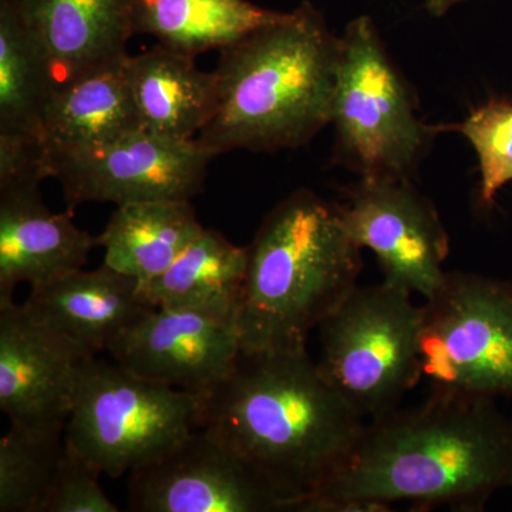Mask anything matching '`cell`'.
<instances>
[{
    "label": "cell",
    "instance_id": "obj_5",
    "mask_svg": "<svg viewBox=\"0 0 512 512\" xmlns=\"http://www.w3.org/2000/svg\"><path fill=\"white\" fill-rule=\"evenodd\" d=\"M330 124L333 161L360 177L412 180L440 133L420 120L416 97L369 16L353 19L340 36Z\"/></svg>",
    "mask_w": 512,
    "mask_h": 512
},
{
    "label": "cell",
    "instance_id": "obj_18",
    "mask_svg": "<svg viewBox=\"0 0 512 512\" xmlns=\"http://www.w3.org/2000/svg\"><path fill=\"white\" fill-rule=\"evenodd\" d=\"M127 73L141 126L157 136L192 141L211 119L217 101L214 70L195 57L158 43L127 57Z\"/></svg>",
    "mask_w": 512,
    "mask_h": 512
},
{
    "label": "cell",
    "instance_id": "obj_24",
    "mask_svg": "<svg viewBox=\"0 0 512 512\" xmlns=\"http://www.w3.org/2000/svg\"><path fill=\"white\" fill-rule=\"evenodd\" d=\"M441 130L457 131L470 141L480 165L481 204H493L498 191L512 181V103L491 99L466 120Z\"/></svg>",
    "mask_w": 512,
    "mask_h": 512
},
{
    "label": "cell",
    "instance_id": "obj_23",
    "mask_svg": "<svg viewBox=\"0 0 512 512\" xmlns=\"http://www.w3.org/2000/svg\"><path fill=\"white\" fill-rule=\"evenodd\" d=\"M66 429L10 424L0 439V512H39L55 481Z\"/></svg>",
    "mask_w": 512,
    "mask_h": 512
},
{
    "label": "cell",
    "instance_id": "obj_4",
    "mask_svg": "<svg viewBox=\"0 0 512 512\" xmlns=\"http://www.w3.org/2000/svg\"><path fill=\"white\" fill-rule=\"evenodd\" d=\"M248 248L238 306L244 352L308 348L319 328L357 286L362 248L338 204L306 188L279 202Z\"/></svg>",
    "mask_w": 512,
    "mask_h": 512
},
{
    "label": "cell",
    "instance_id": "obj_9",
    "mask_svg": "<svg viewBox=\"0 0 512 512\" xmlns=\"http://www.w3.org/2000/svg\"><path fill=\"white\" fill-rule=\"evenodd\" d=\"M212 158L195 140H171L144 128L46 154L49 177L62 184L70 210L84 202L191 201L204 187Z\"/></svg>",
    "mask_w": 512,
    "mask_h": 512
},
{
    "label": "cell",
    "instance_id": "obj_26",
    "mask_svg": "<svg viewBox=\"0 0 512 512\" xmlns=\"http://www.w3.org/2000/svg\"><path fill=\"white\" fill-rule=\"evenodd\" d=\"M460 2H464V0H426V10L434 18H441Z\"/></svg>",
    "mask_w": 512,
    "mask_h": 512
},
{
    "label": "cell",
    "instance_id": "obj_3",
    "mask_svg": "<svg viewBox=\"0 0 512 512\" xmlns=\"http://www.w3.org/2000/svg\"><path fill=\"white\" fill-rule=\"evenodd\" d=\"M340 37L312 3L221 50L214 113L195 141L211 156L311 143L332 121Z\"/></svg>",
    "mask_w": 512,
    "mask_h": 512
},
{
    "label": "cell",
    "instance_id": "obj_25",
    "mask_svg": "<svg viewBox=\"0 0 512 512\" xmlns=\"http://www.w3.org/2000/svg\"><path fill=\"white\" fill-rule=\"evenodd\" d=\"M101 473L64 440L55 481L39 512H119L100 485Z\"/></svg>",
    "mask_w": 512,
    "mask_h": 512
},
{
    "label": "cell",
    "instance_id": "obj_27",
    "mask_svg": "<svg viewBox=\"0 0 512 512\" xmlns=\"http://www.w3.org/2000/svg\"><path fill=\"white\" fill-rule=\"evenodd\" d=\"M510 488H512V480H511Z\"/></svg>",
    "mask_w": 512,
    "mask_h": 512
},
{
    "label": "cell",
    "instance_id": "obj_13",
    "mask_svg": "<svg viewBox=\"0 0 512 512\" xmlns=\"http://www.w3.org/2000/svg\"><path fill=\"white\" fill-rule=\"evenodd\" d=\"M89 359L33 319L23 303L0 305V410L10 424L66 429Z\"/></svg>",
    "mask_w": 512,
    "mask_h": 512
},
{
    "label": "cell",
    "instance_id": "obj_6",
    "mask_svg": "<svg viewBox=\"0 0 512 512\" xmlns=\"http://www.w3.org/2000/svg\"><path fill=\"white\" fill-rule=\"evenodd\" d=\"M421 318L413 293L382 282L357 285L320 323L319 370L365 419L399 409L423 379Z\"/></svg>",
    "mask_w": 512,
    "mask_h": 512
},
{
    "label": "cell",
    "instance_id": "obj_20",
    "mask_svg": "<svg viewBox=\"0 0 512 512\" xmlns=\"http://www.w3.org/2000/svg\"><path fill=\"white\" fill-rule=\"evenodd\" d=\"M247 264V247H237L220 232L204 228L167 271L140 285V293L153 308L238 318Z\"/></svg>",
    "mask_w": 512,
    "mask_h": 512
},
{
    "label": "cell",
    "instance_id": "obj_10",
    "mask_svg": "<svg viewBox=\"0 0 512 512\" xmlns=\"http://www.w3.org/2000/svg\"><path fill=\"white\" fill-rule=\"evenodd\" d=\"M338 210L353 241L376 255L384 284L423 299L437 291L450 238L436 205L410 178L360 177Z\"/></svg>",
    "mask_w": 512,
    "mask_h": 512
},
{
    "label": "cell",
    "instance_id": "obj_22",
    "mask_svg": "<svg viewBox=\"0 0 512 512\" xmlns=\"http://www.w3.org/2000/svg\"><path fill=\"white\" fill-rule=\"evenodd\" d=\"M53 90L49 64L18 0H0V134L43 141Z\"/></svg>",
    "mask_w": 512,
    "mask_h": 512
},
{
    "label": "cell",
    "instance_id": "obj_14",
    "mask_svg": "<svg viewBox=\"0 0 512 512\" xmlns=\"http://www.w3.org/2000/svg\"><path fill=\"white\" fill-rule=\"evenodd\" d=\"M33 319L69 340L87 356L109 352L134 325L154 309L141 296L137 279L103 264L33 286L26 302Z\"/></svg>",
    "mask_w": 512,
    "mask_h": 512
},
{
    "label": "cell",
    "instance_id": "obj_2",
    "mask_svg": "<svg viewBox=\"0 0 512 512\" xmlns=\"http://www.w3.org/2000/svg\"><path fill=\"white\" fill-rule=\"evenodd\" d=\"M198 400V429L251 464L284 497L286 511L346 463L367 424L308 348L241 350L228 375Z\"/></svg>",
    "mask_w": 512,
    "mask_h": 512
},
{
    "label": "cell",
    "instance_id": "obj_17",
    "mask_svg": "<svg viewBox=\"0 0 512 512\" xmlns=\"http://www.w3.org/2000/svg\"><path fill=\"white\" fill-rule=\"evenodd\" d=\"M124 55L56 86L43 117L47 151L107 143L143 130Z\"/></svg>",
    "mask_w": 512,
    "mask_h": 512
},
{
    "label": "cell",
    "instance_id": "obj_8",
    "mask_svg": "<svg viewBox=\"0 0 512 512\" xmlns=\"http://www.w3.org/2000/svg\"><path fill=\"white\" fill-rule=\"evenodd\" d=\"M421 309V370L431 392L512 397L511 282L447 272Z\"/></svg>",
    "mask_w": 512,
    "mask_h": 512
},
{
    "label": "cell",
    "instance_id": "obj_7",
    "mask_svg": "<svg viewBox=\"0 0 512 512\" xmlns=\"http://www.w3.org/2000/svg\"><path fill=\"white\" fill-rule=\"evenodd\" d=\"M198 412L195 394L92 357L80 373L66 441L101 474L117 478L198 429Z\"/></svg>",
    "mask_w": 512,
    "mask_h": 512
},
{
    "label": "cell",
    "instance_id": "obj_1",
    "mask_svg": "<svg viewBox=\"0 0 512 512\" xmlns=\"http://www.w3.org/2000/svg\"><path fill=\"white\" fill-rule=\"evenodd\" d=\"M512 480V420L494 399L431 392L370 420L346 463L296 505L301 512L484 511Z\"/></svg>",
    "mask_w": 512,
    "mask_h": 512
},
{
    "label": "cell",
    "instance_id": "obj_19",
    "mask_svg": "<svg viewBox=\"0 0 512 512\" xmlns=\"http://www.w3.org/2000/svg\"><path fill=\"white\" fill-rule=\"evenodd\" d=\"M204 231L191 201H141L117 205L96 238L104 262L138 285L167 271Z\"/></svg>",
    "mask_w": 512,
    "mask_h": 512
},
{
    "label": "cell",
    "instance_id": "obj_11",
    "mask_svg": "<svg viewBox=\"0 0 512 512\" xmlns=\"http://www.w3.org/2000/svg\"><path fill=\"white\" fill-rule=\"evenodd\" d=\"M127 503L133 512L286 511L271 483L204 429L131 471Z\"/></svg>",
    "mask_w": 512,
    "mask_h": 512
},
{
    "label": "cell",
    "instance_id": "obj_16",
    "mask_svg": "<svg viewBox=\"0 0 512 512\" xmlns=\"http://www.w3.org/2000/svg\"><path fill=\"white\" fill-rule=\"evenodd\" d=\"M55 87L127 55L138 0H18Z\"/></svg>",
    "mask_w": 512,
    "mask_h": 512
},
{
    "label": "cell",
    "instance_id": "obj_15",
    "mask_svg": "<svg viewBox=\"0 0 512 512\" xmlns=\"http://www.w3.org/2000/svg\"><path fill=\"white\" fill-rule=\"evenodd\" d=\"M96 238L77 227L73 210L50 211L40 185L0 190V305L19 285L46 284L82 269Z\"/></svg>",
    "mask_w": 512,
    "mask_h": 512
},
{
    "label": "cell",
    "instance_id": "obj_21",
    "mask_svg": "<svg viewBox=\"0 0 512 512\" xmlns=\"http://www.w3.org/2000/svg\"><path fill=\"white\" fill-rule=\"evenodd\" d=\"M282 15L249 0H138L136 35L154 36L160 45L197 57L221 52Z\"/></svg>",
    "mask_w": 512,
    "mask_h": 512
},
{
    "label": "cell",
    "instance_id": "obj_12",
    "mask_svg": "<svg viewBox=\"0 0 512 512\" xmlns=\"http://www.w3.org/2000/svg\"><path fill=\"white\" fill-rule=\"evenodd\" d=\"M241 350L237 316L154 308L109 353L138 376L198 397L228 375Z\"/></svg>",
    "mask_w": 512,
    "mask_h": 512
}]
</instances>
